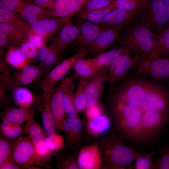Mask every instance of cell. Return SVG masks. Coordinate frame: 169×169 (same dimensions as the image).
<instances>
[{
    "instance_id": "1",
    "label": "cell",
    "mask_w": 169,
    "mask_h": 169,
    "mask_svg": "<svg viewBox=\"0 0 169 169\" xmlns=\"http://www.w3.org/2000/svg\"><path fill=\"white\" fill-rule=\"evenodd\" d=\"M116 41L131 54L140 58L147 57L153 50L156 39L152 33L136 18L124 28Z\"/></svg>"
},
{
    "instance_id": "2",
    "label": "cell",
    "mask_w": 169,
    "mask_h": 169,
    "mask_svg": "<svg viewBox=\"0 0 169 169\" xmlns=\"http://www.w3.org/2000/svg\"><path fill=\"white\" fill-rule=\"evenodd\" d=\"M100 146L103 163L107 168H125L131 166L135 160L136 151L122 143L115 135L104 137Z\"/></svg>"
},
{
    "instance_id": "3",
    "label": "cell",
    "mask_w": 169,
    "mask_h": 169,
    "mask_svg": "<svg viewBox=\"0 0 169 169\" xmlns=\"http://www.w3.org/2000/svg\"><path fill=\"white\" fill-rule=\"evenodd\" d=\"M12 146L9 158L21 169L44 166L45 163L38 156L35 146L29 136L20 137L12 142Z\"/></svg>"
},
{
    "instance_id": "4",
    "label": "cell",
    "mask_w": 169,
    "mask_h": 169,
    "mask_svg": "<svg viewBox=\"0 0 169 169\" xmlns=\"http://www.w3.org/2000/svg\"><path fill=\"white\" fill-rule=\"evenodd\" d=\"M136 18L153 33L164 28L167 20L162 0H148Z\"/></svg>"
},
{
    "instance_id": "5",
    "label": "cell",
    "mask_w": 169,
    "mask_h": 169,
    "mask_svg": "<svg viewBox=\"0 0 169 169\" xmlns=\"http://www.w3.org/2000/svg\"><path fill=\"white\" fill-rule=\"evenodd\" d=\"M88 54V48L81 47L75 54L57 65L39 82V89L44 91L50 92L55 84L62 79L71 69L73 68L75 62Z\"/></svg>"
},
{
    "instance_id": "6",
    "label": "cell",
    "mask_w": 169,
    "mask_h": 169,
    "mask_svg": "<svg viewBox=\"0 0 169 169\" xmlns=\"http://www.w3.org/2000/svg\"><path fill=\"white\" fill-rule=\"evenodd\" d=\"M137 72L157 80L169 82V56L154 58H138Z\"/></svg>"
},
{
    "instance_id": "7",
    "label": "cell",
    "mask_w": 169,
    "mask_h": 169,
    "mask_svg": "<svg viewBox=\"0 0 169 169\" xmlns=\"http://www.w3.org/2000/svg\"><path fill=\"white\" fill-rule=\"evenodd\" d=\"M131 55L126 51L116 58L108 67L106 81L110 86H114L129 69L137 64L138 58L135 56L132 57Z\"/></svg>"
},
{
    "instance_id": "8",
    "label": "cell",
    "mask_w": 169,
    "mask_h": 169,
    "mask_svg": "<svg viewBox=\"0 0 169 169\" xmlns=\"http://www.w3.org/2000/svg\"><path fill=\"white\" fill-rule=\"evenodd\" d=\"M124 28L123 26H118L105 28L89 46L88 54L96 55L104 52L116 42Z\"/></svg>"
},
{
    "instance_id": "9",
    "label": "cell",
    "mask_w": 169,
    "mask_h": 169,
    "mask_svg": "<svg viewBox=\"0 0 169 169\" xmlns=\"http://www.w3.org/2000/svg\"><path fill=\"white\" fill-rule=\"evenodd\" d=\"M74 14L63 17H51L42 19L30 26L33 34L41 38L44 41L56 33Z\"/></svg>"
},
{
    "instance_id": "10",
    "label": "cell",
    "mask_w": 169,
    "mask_h": 169,
    "mask_svg": "<svg viewBox=\"0 0 169 169\" xmlns=\"http://www.w3.org/2000/svg\"><path fill=\"white\" fill-rule=\"evenodd\" d=\"M64 83L62 80L58 86L54 87L50 92V103L56 130L58 132L63 130L65 118L64 102Z\"/></svg>"
},
{
    "instance_id": "11",
    "label": "cell",
    "mask_w": 169,
    "mask_h": 169,
    "mask_svg": "<svg viewBox=\"0 0 169 169\" xmlns=\"http://www.w3.org/2000/svg\"><path fill=\"white\" fill-rule=\"evenodd\" d=\"M108 70V67L102 68L88 79L85 88L87 100L86 107L98 103L104 83L106 81Z\"/></svg>"
},
{
    "instance_id": "12",
    "label": "cell",
    "mask_w": 169,
    "mask_h": 169,
    "mask_svg": "<svg viewBox=\"0 0 169 169\" xmlns=\"http://www.w3.org/2000/svg\"><path fill=\"white\" fill-rule=\"evenodd\" d=\"M29 38L23 30L7 23H0V48H9L20 44Z\"/></svg>"
},
{
    "instance_id": "13",
    "label": "cell",
    "mask_w": 169,
    "mask_h": 169,
    "mask_svg": "<svg viewBox=\"0 0 169 169\" xmlns=\"http://www.w3.org/2000/svg\"><path fill=\"white\" fill-rule=\"evenodd\" d=\"M76 25L78 29L76 40L81 47H89L100 33L107 27L101 23L82 19L77 22Z\"/></svg>"
},
{
    "instance_id": "14",
    "label": "cell",
    "mask_w": 169,
    "mask_h": 169,
    "mask_svg": "<svg viewBox=\"0 0 169 169\" xmlns=\"http://www.w3.org/2000/svg\"><path fill=\"white\" fill-rule=\"evenodd\" d=\"M50 92L44 91L42 94L35 98L36 107L41 113L44 128L48 135L53 137L56 134V127L50 103Z\"/></svg>"
},
{
    "instance_id": "15",
    "label": "cell",
    "mask_w": 169,
    "mask_h": 169,
    "mask_svg": "<svg viewBox=\"0 0 169 169\" xmlns=\"http://www.w3.org/2000/svg\"><path fill=\"white\" fill-rule=\"evenodd\" d=\"M78 163L80 169H96L103 164L102 158L99 146L96 144L84 147L79 152Z\"/></svg>"
},
{
    "instance_id": "16",
    "label": "cell",
    "mask_w": 169,
    "mask_h": 169,
    "mask_svg": "<svg viewBox=\"0 0 169 169\" xmlns=\"http://www.w3.org/2000/svg\"><path fill=\"white\" fill-rule=\"evenodd\" d=\"M78 34L77 26L76 24L73 25L69 21L63 26L58 36L49 46L61 56L67 46L76 40Z\"/></svg>"
},
{
    "instance_id": "17",
    "label": "cell",
    "mask_w": 169,
    "mask_h": 169,
    "mask_svg": "<svg viewBox=\"0 0 169 169\" xmlns=\"http://www.w3.org/2000/svg\"><path fill=\"white\" fill-rule=\"evenodd\" d=\"M63 130L65 133L66 143L69 148L74 147L79 143L82 136L83 125L78 116L65 118Z\"/></svg>"
},
{
    "instance_id": "18",
    "label": "cell",
    "mask_w": 169,
    "mask_h": 169,
    "mask_svg": "<svg viewBox=\"0 0 169 169\" xmlns=\"http://www.w3.org/2000/svg\"><path fill=\"white\" fill-rule=\"evenodd\" d=\"M138 14L137 13L127 11L116 8L106 16L101 24L106 27L123 26L125 27L130 24Z\"/></svg>"
},
{
    "instance_id": "19",
    "label": "cell",
    "mask_w": 169,
    "mask_h": 169,
    "mask_svg": "<svg viewBox=\"0 0 169 169\" xmlns=\"http://www.w3.org/2000/svg\"><path fill=\"white\" fill-rule=\"evenodd\" d=\"M20 14L22 18L30 26L42 19L53 17L51 10L33 3H27Z\"/></svg>"
},
{
    "instance_id": "20",
    "label": "cell",
    "mask_w": 169,
    "mask_h": 169,
    "mask_svg": "<svg viewBox=\"0 0 169 169\" xmlns=\"http://www.w3.org/2000/svg\"><path fill=\"white\" fill-rule=\"evenodd\" d=\"M85 4L84 0H56L52 14L53 17H63L74 14Z\"/></svg>"
},
{
    "instance_id": "21",
    "label": "cell",
    "mask_w": 169,
    "mask_h": 169,
    "mask_svg": "<svg viewBox=\"0 0 169 169\" xmlns=\"http://www.w3.org/2000/svg\"><path fill=\"white\" fill-rule=\"evenodd\" d=\"M153 34L156 39V44L152 51L145 58L169 56V24Z\"/></svg>"
},
{
    "instance_id": "22",
    "label": "cell",
    "mask_w": 169,
    "mask_h": 169,
    "mask_svg": "<svg viewBox=\"0 0 169 169\" xmlns=\"http://www.w3.org/2000/svg\"><path fill=\"white\" fill-rule=\"evenodd\" d=\"M35 113V110L31 108H8L1 113V117L2 119L19 124L26 122L29 119L34 116Z\"/></svg>"
},
{
    "instance_id": "23",
    "label": "cell",
    "mask_w": 169,
    "mask_h": 169,
    "mask_svg": "<svg viewBox=\"0 0 169 169\" xmlns=\"http://www.w3.org/2000/svg\"><path fill=\"white\" fill-rule=\"evenodd\" d=\"M31 59L23 53L20 48L16 46L9 48L5 57V61L16 68L22 69L29 64Z\"/></svg>"
},
{
    "instance_id": "24",
    "label": "cell",
    "mask_w": 169,
    "mask_h": 169,
    "mask_svg": "<svg viewBox=\"0 0 169 169\" xmlns=\"http://www.w3.org/2000/svg\"><path fill=\"white\" fill-rule=\"evenodd\" d=\"M126 51L125 48L119 46L108 52L101 53L96 55L94 58L90 59L94 64L99 69L108 67L116 58Z\"/></svg>"
},
{
    "instance_id": "25",
    "label": "cell",
    "mask_w": 169,
    "mask_h": 169,
    "mask_svg": "<svg viewBox=\"0 0 169 169\" xmlns=\"http://www.w3.org/2000/svg\"><path fill=\"white\" fill-rule=\"evenodd\" d=\"M9 23L22 29L28 34L29 37L33 34L30 26L20 18L15 12L0 8V23Z\"/></svg>"
},
{
    "instance_id": "26",
    "label": "cell",
    "mask_w": 169,
    "mask_h": 169,
    "mask_svg": "<svg viewBox=\"0 0 169 169\" xmlns=\"http://www.w3.org/2000/svg\"><path fill=\"white\" fill-rule=\"evenodd\" d=\"M63 81L64 85L63 98L65 113L68 117L78 116L73 104L74 84L69 78H66Z\"/></svg>"
},
{
    "instance_id": "27",
    "label": "cell",
    "mask_w": 169,
    "mask_h": 169,
    "mask_svg": "<svg viewBox=\"0 0 169 169\" xmlns=\"http://www.w3.org/2000/svg\"><path fill=\"white\" fill-rule=\"evenodd\" d=\"M12 91L13 100L17 105L21 108H31L35 98L28 89L19 86L15 88Z\"/></svg>"
},
{
    "instance_id": "28",
    "label": "cell",
    "mask_w": 169,
    "mask_h": 169,
    "mask_svg": "<svg viewBox=\"0 0 169 169\" xmlns=\"http://www.w3.org/2000/svg\"><path fill=\"white\" fill-rule=\"evenodd\" d=\"M73 69L76 74L82 78L91 77L101 69L96 67L90 59L82 58L75 63Z\"/></svg>"
},
{
    "instance_id": "29",
    "label": "cell",
    "mask_w": 169,
    "mask_h": 169,
    "mask_svg": "<svg viewBox=\"0 0 169 169\" xmlns=\"http://www.w3.org/2000/svg\"><path fill=\"white\" fill-rule=\"evenodd\" d=\"M115 8L114 4L106 7L89 12L82 13L79 12L78 17L95 23H101L106 16Z\"/></svg>"
},
{
    "instance_id": "30",
    "label": "cell",
    "mask_w": 169,
    "mask_h": 169,
    "mask_svg": "<svg viewBox=\"0 0 169 169\" xmlns=\"http://www.w3.org/2000/svg\"><path fill=\"white\" fill-rule=\"evenodd\" d=\"M110 124V119L107 115L102 114L89 120L87 126L88 131L90 134L97 136L106 131Z\"/></svg>"
},
{
    "instance_id": "31",
    "label": "cell",
    "mask_w": 169,
    "mask_h": 169,
    "mask_svg": "<svg viewBox=\"0 0 169 169\" xmlns=\"http://www.w3.org/2000/svg\"><path fill=\"white\" fill-rule=\"evenodd\" d=\"M88 78H81L77 89L74 93L73 104L74 110L77 114L81 112L86 108L87 100L85 88Z\"/></svg>"
},
{
    "instance_id": "32",
    "label": "cell",
    "mask_w": 169,
    "mask_h": 169,
    "mask_svg": "<svg viewBox=\"0 0 169 169\" xmlns=\"http://www.w3.org/2000/svg\"><path fill=\"white\" fill-rule=\"evenodd\" d=\"M24 130L28 134L35 146L43 142L45 138L42 130L35 122L34 116L26 122Z\"/></svg>"
},
{
    "instance_id": "33",
    "label": "cell",
    "mask_w": 169,
    "mask_h": 169,
    "mask_svg": "<svg viewBox=\"0 0 169 169\" xmlns=\"http://www.w3.org/2000/svg\"><path fill=\"white\" fill-rule=\"evenodd\" d=\"M148 1V0H114L113 3L115 8L139 13Z\"/></svg>"
},
{
    "instance_id": "34",
    "label": "cell",
    "mask_w": 169,
    "mask_h": 169,
    "mask_svg": "<svg viewBox=\"0 0 169 169\" xmlns=\"http://www.w3.org/2000/svg\"><path fill=\"white\" fill-rule=\"evenodd\" d=\"M0 56V83L5 88L12 90L18 86L15 80L12 79L10 77L8 68L2 57Z\"/></svg>"
},
{
    "instance_id": "35",
    "label": "cell",
    "mask_w": 169,
    "mask_h": 169,
    "mask_svg": "<svg viewBox=\"0 0 169 169\" xmlns=\"http://www.w3.org/2000/svg\"><path fill=\"white\" fill-rule=\"evenodd\" d=\"M135 163L131 168L136 169H154V162L151 155L136 151L135 155Z\"/></svg>"
},
{
    "instance_id": "36",
    "label": "cell",
    "mask_w": 169,
    "mask_h": 169,
    "mask_svg": "<svg viewBox=\"0 0 169 169\" xmlns=\"http://www.w3.org/2000/svg\"><path fill=\"white\" fill-rule=\"evenodd\" d=\"M23 73L33 79L35 82H39L45 76L43 68L40 65L36 66L29 64L21 69Z\"/></svg>"
},
{
    "instance_id": "37",
    "label": "cell",
    "mask_w": 169,
    "mask_h": 169,
    "mask_svg": "<svg viewBox=\"0 0 169 169\" xmlns=\"http://www.w3.org/2000/svg\"><path fill=\"white\" fill-rule=\"evenodd\" d=\"M26 4L24 0H0V8L20 13Z\"/></svg>"
},
{
    "instance_id": "38",
    "label": "cell",
    "mask_w": 169,
    "mask_h": 169,
    "mask_svg": "<svg viewBox=\"0 0 169 169\" xmlns=\"http://www.w3.org/2000/svg\"><path fill=\"white\" fill-rule=\"evenodd\" d=\"M44 143L46 147L52 151L61 148L64 145L62 136L57 134L52 137L48 136L44 139Z\"/></svg>"
},
{
    "instance_id": "39",
    "label": "cell",
    "mask_w": 169,
    "mask_h": 169,
    "mask_svg": "<svg viewBox=\"0 0 169 169\" xmlns=\"http://www.w3.org/2000/svg\"><path fill=\"white\" fill-rule=\"evenodd\" d=\"M12 144L5 138H0V166L9 158L11 152Z\"/></svg>"
},
{
    "instance_id": "40",
    "label": "cell",
    "mask_w": 169,
    "mask_h": 169,
    "mask_svg": "<svg viewBox=\"0 0 169 169\" xmlns=\"http://www.w3.org/2000/svg\"><path fill=\"white\" fill-rule=\"evenodd\" d=\"M114 0H91L84 5V8L79 12L84 13L102 8L113 3Z\"/></svg>"
},
{
    "instance_id": "41",
    "label": "cell",
    "mask_w": 169,
    "mask_h": 169,
    "mask_svg": "<svg viewBox=\"0 0 169 169\" xmlns=\"http://www.w3.org/2000/svg\"><path fill=\"white\" fill-rule=\"evenodd\" d=\"M20 48L26 56L30 59L37 58L38 48L28 39L24 41L20 44Z\"/></svg>"
},
{
    "instance_id": "42",
    "label": "cell",
    "mask_w": 169,
    "mask_h": 169,
    "mask_svg": "<svg viewBox=\"0 0 169 169\" xmlns=\"http://www.w3.org/2000/svg\"><path fill=\"white\" fill-rule=\"evenodd\" d=\"M49 48V53L44 63L42 65H40L43 68L45 75L56 63L60 56L50 47Z\"/></svg>"
},
{
    "instance_id": "43",
    "label": "cell",
    "mask_w": 169,
    "mask_h": 169,
    "mask_svg": "<svg viewBox=\"0 0 169 169\" xmlns=\"http://www.w3.org/2000/svg\"><path fill=\"white\" fill-rule=\"evenodd\" d=\"M159 158L154 162V169H169V148L162 149Z\"/></svg>"
},
{
    "instance_id": "44",
    "label": "cell",
    "mask_w": 169,
    "mask_h": 169,
    "mask_svg": "<svg viewBox=\"0 0 169 169\" xmlns=\"http://www.w3.org/2000/svg\"><path fill=\"white\" fill-rule=\"evenodd\" d=\"M85 113L87 118L90 120L103 114V110L101 106L97 103L86 107Z\"/></svg>"
},
{
    "instance_id": "45",
    "label": "cell",
    "mask_w": 169,
    "mask_h": 169,
    "mask_svg": "<svg viewBox=\"0 0 169 169\" xmlns=\"http://www.w3.org/2000/svg\"><path fill=\"white\" fill-rule=\"evenodd\" d=\"M35 149L38 157L45 163V161L49 157L52 151L46 147L44 141L35 146Z\"/></svg>"
},
{
    "instance_id": "46",
    "label": "cell",
    "mask_w": 169,
    "mask_h": 169,
    "mask_svg": "<svg viewBox=\"0 0 169 169\" xmlns=\"http://www.w3.org/2000/svg\"><path fill=\"white\" fill-rule=\"evenodd\" d=\"M14 76L15 80L18 86L28 85L35 82L33 79L23 73L21 71L16 72Z\"/></svg>"
},
{
    "instance_id": "47",
    "label": "cell",
    "mask_w": 169,
    "mask_h": 169,
    "mask_svg": "<svg viewBox=\"0 0 169 169\" xmlns=\"http://www.w3.org/2000/svg\"><path fill=\"white\" fill-rule=\"evenodd\" d=\"M22 133L21 127L19 124H16L12 128L2 134L5 137L13 140L19 136Z\"/></svg>"
},
{
    "instance_id": "48",
    "label": "cell",
    "mask_w": 169,
    "mask_h": 169,
    "mask_svg": "<svg viewBox=\"0 0 169 169\" xmlns=\"http://www.w3.org/2000/svg\"><path fill=\"white\" fill-rule=\"evenodd\" d=\"M50 48L44 44L38 49L37 58L40 62L39 65H42L44 63L49 52Z\"/></svg>"
},
{
    "instance_id": "49",
    "label": "cell",
    "mask_w": 169,
    "mask_h": 169,
    "mask_svg": "<svg viewBox=\"0 0 169 169\" xmlns=\"http://www.w3.org/2000/svg\"><path fill=\"white\" fill-rule=\"evenodd\" d=\"M58 166L59 167L62 169H80L78 162L77 163L73 158L70 157H66Z\"/></svg>"
},
{
    "instance_id": "50",
    "label": "cell",
    "mask_w": 169,
    "mask_h": 169,
    "mask_svg": "<svg viewBox=\"0 0 169 169\" xmlns=\"http://www.w3.org/2000/svg\"><path fill=\"white\" fill-rule=\"evenodd\" d=\"M35 5L46 9L52 10L55 0H28Z\"/></svg>"
},
{
    "instance_id": "51",
    "label": "cell",
    "mask_w": 169,
    "mask_h": 169,
    "mask_svg": "<svg viewBox=\"0 0 169 169\" xmlns=\"http://www.w3.org/2000/svg\"><path fill=\"white\" fill-rule=\"evenodd\" d=\"M0 169H19L21 167L15 164L13 161L8 158L0 166Z\"/></svg>"
},
{
    "instance_id": "52",
    "label": "cell",
    "mask_w": 169,
    "mask_h": 169,
    "mask_svg": "<svg viewBox=\"0 0 169 169\" xmlns=\"http://www.w3.org/2000/svg\"><path fill=\"white\" fill-rule=\"evenodd\" d=\"M2 120L0 126V131L2 133L10 129L16 124L7 120L2 119Z\"/></svg>"
},
{
    "instance_id": "53",
    "label": "cell",
    "mask_w": 169,
    "mask_h": 169,
    "mask_svg": "<svg viewBox=\"0 0 169 169\" xmlns=\"http://www.w3.org/2000/svg\"><path fill=\"white\" fill-rule=\"evenodd\" d=\"M8 101V98L4 86L0 83V102L1 105L5 104Z\"/></svg>"
},
{
    "instance_id": "54",
    "label": "cell",
    "mask_w": 169,
    "mask_h": 169,
    "mask_svg": "<svg viewBox=\"0 0 169 169\" xmlns=\"http://www.w3.org/2000/svg\"><path fill=\"white\" fill-rule=\"evenodd\" d=\"M167 20V25L169 24V0H162Z\"/></svg>"
},
{
    "instance_id": "55",
    "label": "cell",
    "mask_w": 169,
    "mask_h": 169,
    "mask_svg": "<svg viewBox=\"0 0 169 169\" xmlns=\"http://www.w3.org/2000/svg\"><path fill=\"white\" fill-rule=\"evenodd\" d=\"M85 2V4H86V3H88V2L90 1L91 0H84Z\"/></svg>"
}]
</instances>
